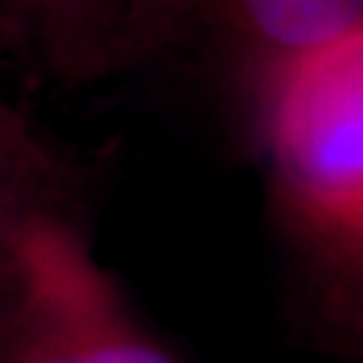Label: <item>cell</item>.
<instances>
[{"label": "cell", "instance_id": "cell-5", "mask_svg": "<svg viewBox=\"0 0 363 363\" xmlns=\"http://www.w3.org/2000/svg\"><path fill=\"white\" fill-rule=\"evenodd\" d=\"M360 242H363V240H360Z\"/></svg>", "mask_w": 363, "mask_h": 363}, {"label": "cell", "instance_id": "cell-4", "mask_svg": "<svg viewBox=\"0 0 363 363\" xmlns=\"http://www.w3.org/2000/svg\"><path fill=\"white\" fill-rule=\"evenodd\" d=\"M0 240H4V209H0Z\"/></svg>", "mask_w": 363, "mask_h": 363}, {"label": "cell", "instance_id": "cell-2", "mask_svg": "<svg viewBox=\"0 0 363 363\" xmlns=\"http://www.w3.org/2000/svg\"><path fill=\"white\" fill-rule=\"evenodd\" d=\"M43 327L18 363H176L121 312L100 269L76 252L43 257Z\"/></svg>", "mask_w": 363, "mask_h": 363}, {"label": "cell", "instance_id": "cell-3", "mask_svg": "<svg viewBox=\"0 0 363 363\" xmlns=\"http://www.w3.org/2000/svg\"><path fill=\"white\" fill-rule=\"evenodd\" d=\"M257 43L276 58L339 37L363 18V0H227Z\"/></svg>", "mask_w": 363, "mask_h": 363}, {"label": "cell", "instance_id": "cell-1", "mask_svg": "<svg viewBox=\"0 0 363 363\" xmlns=\"http://www.w3.org/2000/svg\"><path fill=\"white\" fill-rule=\"evenodd\" d=\"M264 128L297 209L363 240V18L339 37L272 61Z\"/></svg>", "mask_w": 363, "mask_h": 363}]
</instances>
